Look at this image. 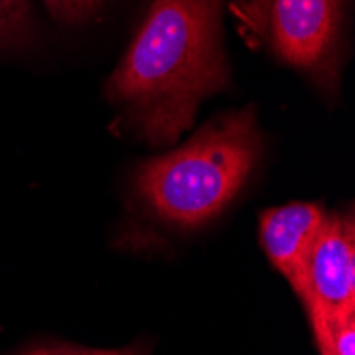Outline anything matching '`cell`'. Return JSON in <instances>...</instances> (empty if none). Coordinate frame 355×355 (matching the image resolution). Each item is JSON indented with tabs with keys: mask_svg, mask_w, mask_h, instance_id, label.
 Returning <instances> with one entry per match:
<instances>
[{
	"mask_svg": "<svg viewBox=\"0 0 355 355\" xmlns=\"http://www.w3.org/2000/svg\"><path fill=\"white\" fill-rule=\"evenodd\" d=\"M228 77L221 0H155L105 94L139 137L171 145Z\"/></svg>",
	"mask_w": 355,
	"mask_h": 355,
	"instance_id": "obj_1",
	"label": "cell"
},
{
	"mask_svg": "<svg viewBox=\"0 0 355 355\" xmlns=\"http://www.w3.org/2000/svg\"><path fill=\"white\" fill-rule=\"evenodd\" d=\"M262 151L255 111L221 115L137 173V196L151 213L183 228H196L228 207L251 177Z\"/></svg>",
	"mask_w": 355,
	"mask_h": 355,
	"instance_id": "obj_2",
	"label": "cell"
},
{
	"mask_svg": "<svg viewBox=\"0 0 355 355\" xmlns=\"http://www.w3.org/2000/svg\"><path fill=\"white\" fill-rule=\"evenodd\" d=\"M245 32L281 62L332 92L340 71L343 0H241Z\"/></svg>",
	"mask_w": 355,
	"mask_h": 355,
	"instance_id": "obj_3",
	"label": "cell"
},
{
	"mask_svg": "<svg viewBox=\"0 0 355 355\" xmlns=\"http://www.w3.org/2000/svg\"><path fill=\"white\" fill-rule=\"evenodd\" d=\"M298 296L306 311L336 317L355 309V232L353 221L326 215L309 249Z\"/></svg>",
	"mask_w": 355,
	"mask_h": 355,
	"instance_id": "obj_4",
	"label": "cell"
},
{
	"mask_svg": "<svg viewBox=\"0 0 355 355\" xmlns=\"http://www.w3.org/2000/svg\"><path fill=\"white\" fill-rule=\"evenodd\" d=\"M319 205L294 202L270 209L260 219L262 245L272 266L289 281L298 294L302 287V270L309 249L326 219Z\"/></svg>",
	"mask_w": 355,
	"mask_h": 355,
	"instance_id": "obj_5",
	"label": "cell"
},
{
	"mask_svg": "<svg viewBox=\"0 0 355 355\" xmlns=\"http://www.w3.org/2000/svg\"><path fill=\"white\" fill-rule=\"evenodd\" d=\"M32 30L28 0H0V45L21 43Z\"/></svg>",
	"mask_w": 355,
	"mask_h": 355,
	"instance_id": "obj_6",
	"label": "cell"
},
{
	"mask_svg": "<svg viewBox=\"0 0 355 355\" xmlns=\"http://www.w3.org/2000/svg\"><path fill=\"white\" fill-rule=\"evenodd\" d=\"M51 15L60 21H81L103 5V0H45Z\"/></svg>",
	"mask_w": 355,
	"mask_h": 355,
	"instance_id": "obj_7",
	"label": "cell"
},
{
	"mask_svg": "<svg viewBox=\"0 0 355 355\" xmlns=\"http://www.w3.org/2000/svg\"><path fill=\"white\" fill-rule=\"evenodd\" d=\"M24 355H123L121 351H89V349H69V347H43L32 349Z\"/></svg>",
	"mask_w": 355,
	"mask_h": 355,
	"instance_id": "obj_8",
	"label": "cell"
},
{
	"mask_svg": "<svg viewBox=\"0 0 355 355\" xmlns=\"http://www.w3.org/2000/svg\"><path fill=\"white\" fill-rule=\"evenodd\" d=\"M321 355H334V353H330V351H321Z\"/></svg>",
	"mask_w": 355,
	"mask_h": 355,
	"instance_id": "obj_9",
	"label": "cell"
},
{
	"mask_svg": "<svg viewBox=\"0 0 355 355\" xmlns=\"http://www.w3.org/2000/svg\"><path fill=\"white\" fill-rule=\"evenodd\" d=\"M123 355H137V353H123Z\"/></svg>",
	"mask_w": 355,
	"mask_h": 355,
	"instance_id": "obj_10",
	"label": "cell"
}]
</instances>
